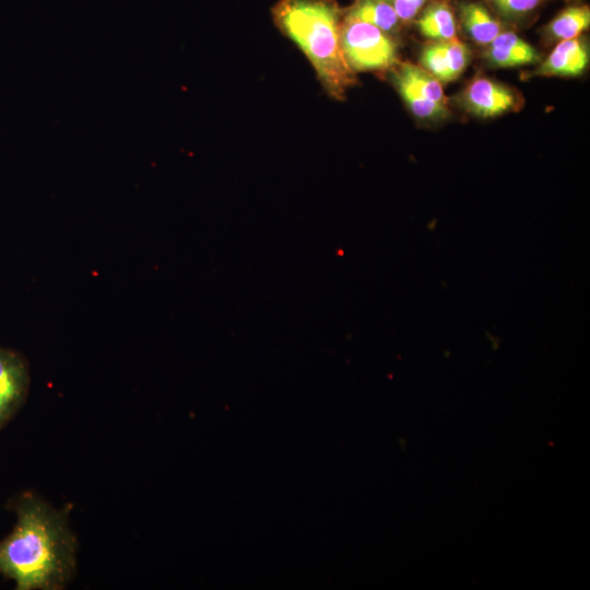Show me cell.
<instances>
[{"label": "cell", "mask_w": 590, "mask_h": 590, "mask_svg": "<svg viewBox=\"0 0 590 590\" xmlns=\"http://www.w3.org/2000/svg\"><path fill=\"white\" fill-rule=\"evenodd\" d=\"M507 17H519L533 11L540 0H489Z\"/></svg>", "instance_id": "5bb4252c"}, {"label": "cell", "mask_w": 590, "mask_h": 590, "mask_svg": "<svg viewBox=\"0 0 590 590\" xmlns=\"http://www.w3.org/2000/svg\"><path fill=\"white\" fill-rule=\"evenodd\" d=\"M484 58L498 68H514L534 63L540 59L535 48L511 32H502L487 45Z\"/></svg>", "instance_id": "9c48e42d"}, {"label": "cell", "mask_w": 590, "mask_h": 590, "mask_svg": "<svg viewBox=\"0 0 590 590\" xmlns=\"http://www.w3.org/2000/svg\"><path fill=\"white\" fill-rule=\"evenodd\" d=\"M340 40L344 57L355 73L390 70L399 62L392 36L371 24L343 16Z\"/></svg>", "instance_id": "3957f363"}, {"label": "cell", "mask_w": 590, "mask_h": 590, "mask_svg": "<svg viewBox=\"0 0 590 590\" xmlns=\"http://www.w3.org/2000/svg\"><path fill=\"white\" fill-rule=\"evenodd\" d=\"M28 385L30 375L23 357L0 347V429L24 402Z\"/></svg>", "instance_id": "8992f818"}, {"label": "cell", "mask_w": 590, "mask_h": 590, "mask_svg": "<svg viewBox=\"0 0 590 590\" xmlns=\"http://www.w3.org/2000/svg\"><path fill=\"white\" fill-rule=\"evenodd\" d=\"M589 63V49L582 38L558 42L534 74L548 76H578Z\"/></svg>", "instance_id": "ba28073f"}, {"label": "cell", "mask_w": 590, "mask_h": 590, "mask_svg": "<svg viewBox=\"0 0 590 590\" xmlns=\"http://www.w3.org/2000/svg\"><path fill=\"white\" fill-rule=\"evenodd\" d=\"M379 1H387V2H390L391 0H379Z\"/></svg>", "instance_id": "2e32d148"}, {"label": "cell", "mask_w": 590, "mask_h": 590, "mask_svg": "<svg viewBox=\"0 0 590 590\" xmlns=\"http://www.w3.org/2000/svg\"><path fill=\"white\" fill-rule=\"evenodd\" d=\"M391 81L412 114L424 120H438L448 114L441 83L425 69L411 62H398Z\"/></svg>", "instance_id": "277c9868"}, {"label": "cell", "mask_w": 590, "mask_h": 590, "mask_svg": "<svg viewBox=\"0 0 590 590\" xmlns=\"http://www.w3.org/2000/svg\"><path fill=\"white\" fill-rule=\"evenodd\" d=\"M13 530L0 541V576L17 590H60L76 567V539L64 511L25 492L9 505Z\"/></svg>", "instance_id": "6da1fadb"}, {"label": "cell", "mask_w": 590, "mask_h": 590, "mask_svg": "<svg viewBox=\"0 0 590 590\" xmlns=\"http://www.w3.org/2000/svg\"><path fill=\"white\" fill-rule=\"evenodd\" d=\"M460 16L465 32L480 45L487 46L502 33L499 22L482 4L462 3Z\"/></svg>", "instance_id": "30bf717a"}, {"label": "cell", "mask_w": 590, "mask_h": 590, "mask_svg": "<svg viewBox=\"0 0 590 590\" xmlns=\"http://www.w3.org/2000/svg\"><path fill=\"white\" fill-rule=\"evenodd\" d=\"M390 2L398 19L408 22L418 14L427 0H391Z\"/></svg>", "instance_id": "9a60e30c"}, {"label": "cell", "mask_w": 590, "mask_h": 590, "mask_svg": "<svg viewBox=\"0 0 590 590\" xmlns=\"http://www.w3.org/2000/svg\"><path fill=\"white\" fill-rule=\"evenodd\" d=\"M343 16L371 24L389 35L400 23L390 2L379 0H357Z\"/></svg>", "instance_id": "8fae6325"}, {"label": "cell", "mask_w": 590, "mask_h": 590, "mask_svg": "<svg viewBox=\"0 0 590 590\" xmlns=\"http://www.w3.org/2000/svg\"><path fill=\"white\" fill-rule=\"evenodd\" d=\"M422 68L440 83L457 80L470 61V50L457 37L447 40H433L421 51Z\"/></svg>", "instance_id": "52a82bcc"}, {"label": "cell", "mask_w": 590, "mask_h": 590, "mask_svg": "<svg viewBox=\"0 0 590 590\" xmlns=\"http://www.w3.org/2000/svg\"><path fill=\"white\" fill-rule=\"evenodd\" d=\"M278 27L305 54L328 94L343 99L356 83L340 40L343 13L334 0H280L272 10Z\"/></svg>", "instance_id": "7a4b0ae2"}, {"label": "cell", "mask_w": 590, "mask_h": 590, "mask_svg": "<svg viewBox=\"0 0 590 590\" xmlns=\"http://www.w3.org/2000/svg\"><path fill=\"white\" fill-rule=\"evenodd\" d=\"M589 7H569L551 21L547 25L546 33L553 40L562 42L579 37L589 27Z\"/></svg>", "instance_id": "4fadbf2b"}, {"label": "cell", "mask_w": 590, "mask_h": 590, "mask_svg": "<svg viewBox=\"0 0 590 590\" xmlns=\"http://www.w3.org/2000/svg\"><path fill=\"white\" fill-rule=\"evenodd\" d=\"M415 24L420 33L432 40L451 39L457 34L453 12L446 2L427 7Z\"/></svg>", "instance_id": "7c38bea8"}, {"label": "cell", "mask_w": 590, "mask_h": 590, "mask_svg": "<svg viewBox=\"0 0 590 590\" xmlns=\"http://www.w3.org/2000/svg\"><path fill=\"white\" fill-rule=\"evenodd\" d=\"M461 103L470 114L481 118H492L516 110L520 105V99L510 87L479 76L464 88Z\"/></svg>", "instance_id": "5b68a950"}]
</instances>
